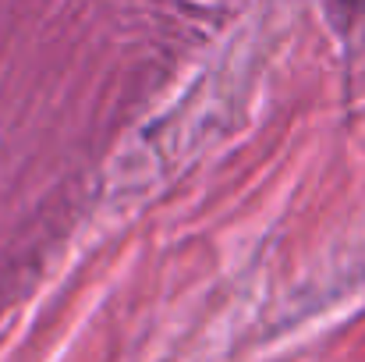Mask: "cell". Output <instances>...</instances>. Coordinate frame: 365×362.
<instances>
[{"mask_svg":"<svg viewBox=\"0 0 365 362\" xmlns=\"http://www.w3.org/2000/svg\"><path fill=\"white\" fill-rule=\"evenodd\" d=\"M330 4H337L341 11H359V7H362L365 0H330Z\"/></svg>","mask_w":365,"mask_h":362,"instance_id":"6da1fadb","label":"cell"}]
</instances>
